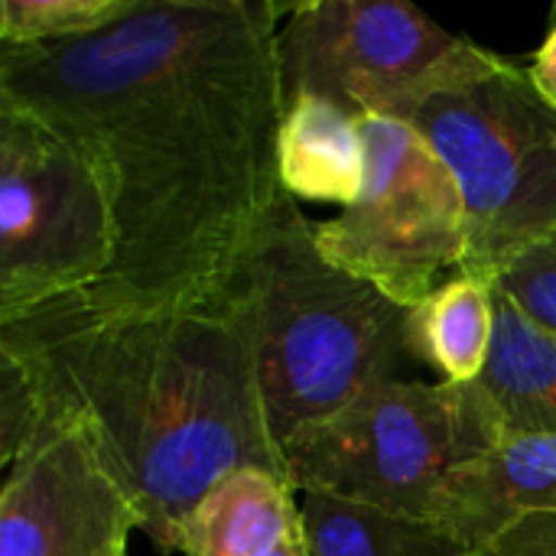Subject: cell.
Here are the masks:
<instances>
[{"label": "cell", "mask_w": 556, "mask_h": 556, "mask_svg": "<svg viewBox=\"0 0 556 556\" xmlns=\"http://www.w3.org/2000/svg\"><path fill=\"white\" fill-rule=\"evenodd\" d=\"M502 437H556V329L528 316L495 287V339L472 381Z\"/></svg>", "instance_id": "cell-11"}, {"label": "cell", "mask_w": 556, "mask_h": 556, "mask_svg": "<svg viewBox=\"0 0 556 556\" xmlns=\"http://www.w3.org/2000/svg\"><path fill=\"white\" fill-rule=\"evenodd\" d=\"M365 186L329 222H316V244L336 267L375 283L414 309L463 270L469 215L456 176L437 150L397 117H362Z\"/></svg>", "instance_id": "cell-7"}, {"label": "cell", "mask_w": 556, "mask_h": 556, "mask_svg": "<svg viewBox=\"0 0 556 556\" xmlns=\"http://www.w3.org/2000/svg\"><path fill=\"white\" fill-rule=\"evenodd\" d=\"M476 46L401 0L290 3L277 33L283 98H326L355 117H391Z\"/></svg>", "instance_id": "cell-8"}, {"label": "cell", "mask_w": 556, "mask_h": 556, "mask_svg": "<svg viewBox=\"0 0 556 556\" xmlns=\"http://www.w3.org/2000/svg\"><path fill=\"white\" fill-rule=\"evenodd\" d=\"M280 179L293 199L349 208L365 186L362 117L326 98H293L280 127Z\"/></svg>", "instance_id": "cell-13"}, {"label": "cell", "mask_w": 556, "mask_h": 556, "mask_svg": "<svg viewBox=\"0 0 556 556\" xmlns=\"http://www.w3.org/2000/svg\"><path fill=\"white\" fill-rule=\"evenodd\" d=\"M137 0H0V46L85 39L130 16Z\"/></svg>", "instance_id": "cell-16"}, {"label": "cell", "mask_w": 556, "mask_h": 556, "mask_svg": "<svg viewBox=\"0 0 556 556\" xmlns=\"http://www.w3.org/2000/svg\"><path fill=\"white\" fill-rule=\"evenodd\" d=\"M309 556H463L437 528L329 495H300Z\"/></svg>", "instance_id": "cell-15"}, {"label": "cell", "mask_w": 556, "mask_h": 556, "mask_svg": "<svg viewBox=\"0 0 556 556\" xmlns=\"http://www.w3.org/2000/svg\"><path fill=\"white\" fill-rule=\"evenodd\" d=\"M270 556H309V544H306L303 525H300L287 541H280V544H277V551H274Z\"/></svg>", "instance_id": "cell-20"}, {"label": "cell", "mask_w": 556, "mask_h": 556, "mask_svg": "<svg viewBox=\"0 0 556 556\" xmlns=\"http://www.w3.org/2000/svg\"><path fill=\"white\" fill-rule=\"evenodd\" d=\"M463 556H556V508L538 511Z\"/></svg>", "instance_id": "cell-18"}, {"label": "cell", "mask_w": 556, "mask_h": 556, "mask_svg": "<svg viewBox=\"0 0 556 556\" xmlns=\"http://www.w3.org/2000/svg\"><path fill=\"white\" fill-rule=\"evenodd\" d=\"M450 166L469 215L459 274L495 283L556 238V111L531 72L476 46L433 88L394 108Z\"/></svg>", "instance_id": "cell-4"}, {"label": "cell", "mask_w": 556, "mask_h": 556, "mask_svg": "<svg viewBox=\"0 0 556 556\" xmlns=\"http://www.w3.org/2000/svg\"><path fill=\"white\" fill-rule=\"evenodd\" d=\"M502 440L476 384L388 381L283 446L296 495H329L424 521L456 466Z\"/></svg>", "instance_id": "cell-5"}, {"label": "cell", "mask_w": 556, "mask_h": 556, "mask_svg": "<svg viewBox=\"0 0 556 556\" xmlns=\"http://www.w3.org/2000/svg\"><path fill=\"white\" fill-rule=\"evenodd\" d=\"M287 10L137 0L104 33L0 46V98L78 143L111 195L114 264L94 290L65 300L127 313L248 290L251 257L287 195L277 55Z\"/></svg>", "instance_id": "cell-1"}, {"label": "cell", "mask_w": 556, "mask_h": 556, "mask_svg": "<svg viewBox=\"0 0 556 556\" xmlns=\"http://www.w3.org/2000/svg\"><path fill=\"white\" fill-rule=\"evenodd\" d=\"M495 339V283L456 274L407 313V352L446 384H472Z\"/></svg>", "instance_id": "cell-14"}, {"label": "cell", "mask_w": 556, "mask_h": 556, "mask_svg": "<svg viewBox=\"0 0 556 556\" xmlns=\"http://www.w3.org/2000/svg\"><path fill=\"white\" fill-rule=\"evenodd\" d=\"M495 287H502L528 316L556 329V238L521 254Z\"/></svg>", "instance_id": "cell-17"}, {"label": "cell", "mask_w": 556, "mask_h": 556, "mask_svg": "<svg viewBox=\"0 0 556 556\" xmlns=\"http://www.w3.org/2000/svg\"><path fill=\"white\" fill-rule=\"evenodd\" d=\"M114 254L98 166L39 114L0 98V326L94 290Z\"/></svg>", "instance_id": "cell-6"}, {"label": "cell", "mask_w": 556, "mask_h": 556, "mask_svg": "<svg viewBox=\"0 0 556 556\" xmlns=\"http://www.w3.org/2000/svg\"><path fill=\"white\" fill-rule=\"evenodd\" d=\"M296 489L267 469H238L218 479L182 518L176 554L182 556H270L296 528Z\"/></svg>", "instance_id": "cell-12"}, {"label": "cell", "mask_w": 556, "mask_h": 556, "mask_svg": "<svg viewBox=\"0 0 556 556\" xmlns=\"http://www.w3.org/2000/svg\"><path fill=\"white\" fill-rule=\"evenodd\" d=\"M556 508V437H502L456 466L427 525L466 554L528 515Z\"/></svg>", "instance_id": "cell-10"}, {"label": "cell", "mask_w": 556, "mask_h": 556, "mask_svg": "<svg viewBox=\"0 0 556 556\" xmlns=\"http://www.w3.org/2000/svg\"><path fill=\"white\" fill-rule=\"evenodd\" d=\"M137 508L91 433L39 410L33 437L3 466L0 556H130Z\"/></svg>", "instance_id": "cell-9"}, {"label": "cell", "mask_w": 556, "mask_h": 556, "mask_svg": "<svg viewBox=\"0 0 556 556\" xmlns=\"http://www.w3.org/2000/svg\"><path fill=\"white\" fill-rule=\"evenodd\" d=\"M254 345L267 424L283 446L365 391L401 381L407 306L336 267L287 192L251 257Z\"/></svg>", "instance_id": "cell-3"}, {"label": "cell", "mask_w": 556, "mask_h": 556, "mask_svg": "<svg viewBox=\"0 0 556 556\" xmlns=\"http://www.w3.org/2000/svg\"><path fill=\"white\" fill-rule=\"evenodd\" d=\"M0 355L42 414L91 433L160 554H176L182 518L228 472L287 479L257 378L251 280L228 300L176 309L59 300L0 326Z\"/></svg>", "instance_id": "cell-2"}, {"label": "cell", "mask_w": 556, "mask_h": 556, "mask_svg": "<svg viewBox=\"0 0 556 556\" xmlns=\"http://www.w3.org/2000/svg\"><path fill=\"white\" fill-rule=\"evenodd\" d=\"M528 72H531V81L541 91V98L556 111V23L547 33V39L541 42V49L534 52V62Z\"/></svg>", "instance_id": "cell-19"}]
</instances>
